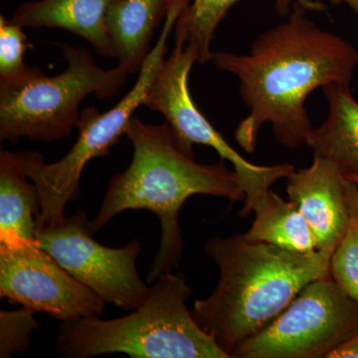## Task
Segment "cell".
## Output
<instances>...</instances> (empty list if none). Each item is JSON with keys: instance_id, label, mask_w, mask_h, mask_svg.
<instances>
[{"instance_id": "obj_1", "label": "cell", "mask_w": 358, "mask_h": 358, "mask_svg": "<svg viewBox=\"0 0 358 358\" xmlns=\"http://www.w3.org/2000/svg\"><path fill=\"white\" fill-rule=\"evenodd\" d=\"M308 9L294 2L288 20L259 35L248 54L212 53L210 61L240 82L249 115L235 129L245 152H255L259 131L270 124L282 147L306 143L312 122L305 108L308 95L333 84H350L358 51L307 17Z\"/></svg>"}, {"instance_id": "obj_2", "label": "cell", "mask_w": 358, "mask_h": 358, "mask_svg": "<svg viewBox=\"0 0 358 358\" xmlns=\"http://www.w3.org/2000/svg\"><path fill=\"white\" fill-rule=\"evenodd\" d=\"M124 136L134 148L126 171L110 179L90 230L95 234L115 216L128 210H148L159 219L162 239L148 274V284L173 272L182 258L179 223L181 207L192 195L223 197L231 202L246 199L241 179L223 159L214 164L195 162L169 122L145 124L133 117Z\"/></svg>"}, {"instance_id": "obj_3", "label": "cell", "mask_w": 358, "mask_h": 358, "mask_svg": "<svg viewBox=\"0 0 358 358\" xmlns=\"http://www.w3.org/2000/svg\"><path fill=\"white\" fill-rule=\"evenodd\" d=\"M205 254L217 265V286L195 301L192 315L231 357L237 346L268 326L307 285L329 273L331 255L299 254L244 234L215 236Z\"/></svg>"}, {"instance_id": "obj_4", "label": "cell", "mask_w": 358, "mask_h": 358, "mask_svg": "<svg viewBox=\"0 0 358 358\" xmlns=\"http://www.w3.org/2000/svg\"><path fill=\"white\" fill-rule=\"evenodd\" d=\"M192 289L183 274L160 275L131 315L62 322L55 339L65 358L124 353L133 358H229L186 307Z\"/></svg>"}, {"instance_id": "obj_5", "label": "cell", "mask_w": 358, "mask_h": 358, "mask_svg": "<svg viewBox=\"0 0 358 358\" xmlns=\"http://www.w3.org/2000/svg\"><path fill=\"white\" fill-rule=\"evenodd\" d=\"M66 69L48 77L38 67L20 83L0 85V140L20 138L52 143L72 134L80 122V106L94 94L100 101L114 98L126 84L122 65L102 69L84 47L57 43Z\"/></svg>"}, {"instance_id": "obj_6", "label": "cell", "mask_w": 358, "mask_h": 358, "mask_svg": "<svg viewBox=\"0 0 358 358\" xmlns=\"http://www.w3.org/2000/svg\"><path fill=\"white\" fill-rule=\"evenodd\" d=\"M192 0H171L164 27L143 62L133 89L106 113L95 107L81 110L79 138L63 159L47 164L38 152H14L27 178L38 188L41 212L38 228L50 227L65 218L66 205L80 196V179L87 164L110 154V148L126 134L134 113L143 105L152 80L167 53V40L178 16Z\"/></svg>"}, {"instance_id": "obj_7", "label": "cell", "mask_w": 358, "mask_h": 358, "mask_svg": "<svg viewBox=\"0 0 358 358\" xmlns=\"http://www.w3.org/2000/svg\"><path fill=\"white\" fill-rule=\"evenodd\" d=\"M358 331V306L331 274L307 285L268 326L231 357L329 358Z\"/></svg>"}, {"instance_id": "obj_8", "label": "cell", "mask_w": 358, "mask_h": 358, "mask_svg": "<svg viewBox=\"0 0 358 358\" xmlns=\"http://www.w3.org/2000/svg\"><path fill=\"white\" fill-rule=\"evenodd\" d=\"M195 62V54L185 46L182 38L176 36L173 54L162 60L143 105L166 117L186 150L193 152V145H207L214 148L221 159L232 164L246 194L240 214L248 216L270 192L271 186L279 179L291 178L296 169L289 164L257 166L231 147L193 102L188 77Z\"/></svg>"}, {"instance_id": "obj_9", "label": "cell", "mask_w": 358, "mask_h": 358, "mask_svg": "<svg viewBox=\"0 0 358 358\" xmlns=\"http://www.w3.org/2000/svg\"><path fill=\"white\" fill-rule=\"evenodd\" d=\"M93 235L86 211L78 209L55 225L37 228L36 244L105 303L124 310L141 307L150 291L136 270L141 242L133 240L122 248H110Z\"/></svg>"}, {"instance_id": "obj_10", "label": "cell", "mask_w": 358, "mask_h": 358, "mask_svg": "<svg viewBox=\"0 0 358 358\" xmlns=\"http://www.w3.org/2000/svg\"><path fill=\"white\" fill-rule=\"evenodd\" d=\"M0 296L62 322L100 317L106 306L36 242L0 247Z\"/></svg>"}, {"instance_id": "obj_11", "label": "cell", "mask_w": 358, "mask_h": 358, "mask_svg": "<svg viewBox=\"0 0 358 358\" xmlns=\"http://www.w3.org/2000/svg\"><path fill=\"white\" fill-rule=\"evenodd\" d=\"M287 193L312 228L317 251L333 256L352 222L357 185L333 162L313 157L288 178Z\"/></svg>"}, {"instance_id": "obj_12", "label": "cell", "mask_w": 358, "mask_h": 358, "mask_svg": "<svg viewBox=\"0 0 358 358\" xmlns=\"http://www.w3.org/2000/svg\"><path fill=\"white\" fill-rule=\"evenodd\" d=\"M115 0H33L21 4L11 22L33 28H59L86 40L103 58L114 59L107 17Z\"/></svg>"}, {"instance_id": "obj_13", "label": "cell", "mask_w": 358, "mask_h": 358, "mask_svg": "<svg viewBox=\"0 0 358 358\" xmlns=\"http://www.w3.org/2000/svg\"><path fill=\"white\" fill-rule=\"evenodd\" d=\"M329 115L313 129L306 145L313 157L333 162L346 178L358 176V103L350 84H333L322 88Z\"/></svg>"}, {"instance_id": "obj_14", "label": "cell", "mask_w": 358, "mask_h": 358, "mask_svg": "<svg viewBox=\"0 0 358 358\" xmlns=\"http://www.w3.org/2000/svg\"><path fill=\"white\" fill-rule=\"evenodd\" d=\"M171 0H115L107 26L119 65L134 74L150 54L155 30L166 20Z\"/></svg>"}, {"instance_id": "obj_15", "label": "cell", "mask_w": 358, "mask_h": 358, "mask_svg": "<svg viewBox=\"0 0 358 358\" xmlns=\"http://www.w3.org/2000/svg\"><path fill=\"white\" fill-rule=\"evenodd\" d=\"M14 152H0V247L36 242L41 197Z\"/></svg>"}, {"instance_id": "obj_16", "label": "cell", "mask_w": 358, "mask_h": 358, "mask_svg": "<svg viewBox=\"0 0 358 358\" xmlns=\"http://www.w3.org/2000/svg\"><path fill=\"white\" fill-rule=\"evenodd\" d=\"M255 220L244 236L250 241L274 245L299 254L317 252L308 221L294 202L270 190L257 205Z\"/></svg>"}, {"instance_id": "obj_17", "label": "cell", "mask_w": 358, "mask_h": 358, "mask_svg": "<svg viewBox=\"0 0 358 358\" xmlns=\"http://www.w3.org/2000/svg\"><path fill=\"white\" fill-rule=\"evenodd\" d=\"M238 1L239 0H192L178 16L174 26V36L183 39L185 46L195 54L200 64L210 61V45L216 28ZM294 2H300L308 10L324 11L327 8L322 2L313 0H275V11L281 16L289 15Z\"/></svg>"}, {"instance_id": "obj_18", "label": "cell", "mask_w": 358, "mask_h": 358, "mask_svg": "<svg viewBox=\"0 0 358 358\" xmlns=\"http://www.w3.org/2000/svg\"><path fill=\"white\" fill-rule=\"evenodd\" d=\"M33 47L22 26L0 16V85L20 83L34 72L36 66L28 65L23 59Z\"/></svg>"}, {"instance_id": "obj_19", "label": "cell", "mask_w": 358, "mask_h": 358, "mask_svg": "<svg viewBox=\"0 0 358 358\" xmlns=\"http://www.w3.org/2000/svg\"><path fill=\"white\" fill-rule=\"evenodd\" d=\"M329 274L339 288L358 306V205L350 228L329 262Z\"/></svg>"}, {"instance_id": "obj_20", "label": "cell", "mask_w": 358, "mask_h": 358, "mask_svg": "<svg viewBox=\"0 0 358 358\" xmlns=\"http://www.w3.org/2000/svg\"><path fill=\"white\" fill-rule=\"evenodd\" d=\"M34 310L22 307L0 312V357L22 355L31 346V334L39 324Z\"/></svg>"}, {"instance_id": "obj_21", "label": "cell", "mask_w": 358, "mask_h": 358, "mask_svg": "<svg viewBox=\"0 0 358 358\" xmlns=\"http://www.w3.org/2000/svg\"><path fill=\"white\" fill-rule=\"evenodd\" d=\"M329 358H358V331L331 352Z\"/></svg>"}, {"instance_id": "obj_22", "label": "cell", "mask_w": 358, "mask_h": 358, "mask_svg": "<svg viewBox=\"0 0 358 358\" xmlns=\"http://www.w3.org/2000/svg\"><path fill=\"white\" fill-rule=\"evenodd\" d=\"M333 6H339V4H346L352 9L353 13L358 15V0H327Z\"/></svg>"}, {"instance_id": "obj_23", "label": "cell", "mask_w": 358, "mask_h": 358, "mask_svg": "<svg viewBox=\"0 0 358 358\" xmlns=\"http://www.w3.org/2000/svg\"><path fill=\"white\" fill-rule=\"evenodd\" d=\"M348 179H350V180H352V182H355V185H358V176H353V178H350Z\"/></svg>"}, {"instance_id": "obj_24", "label": "cell", "mask_w": 358, "mask_h": 358, "mask_svg": "<svg viewBox=\"0 0 358 358\" xmlns=\"http://www.w3.org/2000/svg\"><path fill=\"white\" fill-rule=\"evenodd\" d=\"M357 205H358V185H357Z\"/></svg>"}]
</instances>
